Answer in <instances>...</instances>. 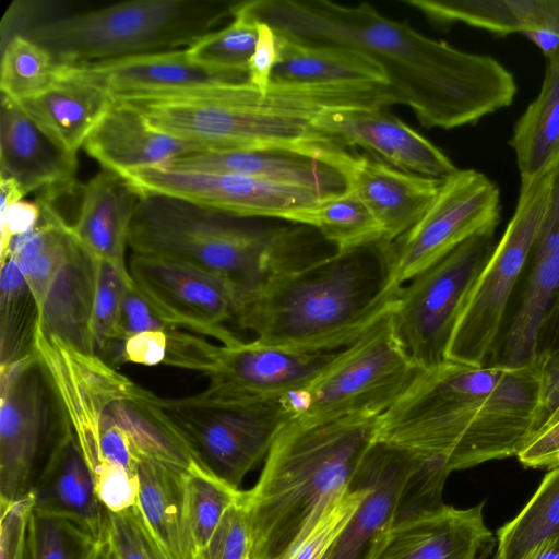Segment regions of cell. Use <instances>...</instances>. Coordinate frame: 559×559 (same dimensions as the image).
Returning <instances> with one entry per match:
<instances>
[{
	"label": "cell",
	"mask_w": 559,
	"mask_h": 559,
	"mask_svg": "<svg viewBox=\"0 0 559 559\" xmlns=\"http://www.w3.org/2000/svg\"><path fill=\"white\" fill-rule=\"evenodd\" d=\"M239 8L297 41L365 55L425 128L475 124L510 106L516 95L513 74L495 58L429 38L366 2L252 0L240 1Z\"/></svg>",
	"instance_id": "obj_1"
},
{
	"label": "cell",
	"mask_w": 559,
	"mask_h": 559,
	"mask_svg": "<svg viewBox=\"0 0 559 559\" xmlns=\"http://www.w3.org/2000/svg\"><path fill=\"white\" fill-rule=\"evenodd\" d=\"M543 361L508 369L449 360L423 370L379 418L377 440L451 473L516 456L537 432Z\"/></svg>",
	"instance_id": "obj_2"
},
{
	"label": "cell",
	"mask_w": 559,
	"mask_h": 559,
	"mask_svg": "<svg viewBox=\"0 0 559 559\" xmlns=\"http://www.w3.org/2000/svg\"><path fill=\"white\" fill-rule=\"evenodd\" d=\"M402 285L391 242L336 251L301 270L241 288L231 322L254 340L300 353L354 343L394 307Z\"/></svg>",
	"instance_id": "obj_3"
},
{
	"label": "cell",
	"mask_w": 559,
	"mask_h": 559,
	"mask_svg": "<svg viewBox=\"0 0 559 559\" xmlns=\"http://www.w3.org/2000/svg\"><path fill=\"white\" fill-rule=\"evenodd\" d=\"M140 112L154 129L210 145L214 151L270 148L319 162L335 142L316 127L324 112L343 108L388 107L380 82L298 84L271 82L262 92L248 81L212 99L116 100Z\"/></svg>",
	"instance_id": "obj_4"
},
{
	"label": "cell",
	"mask_w": 559,
	"mask_h": 559,
	"mask_svg": "<svg viewBox=\"0 0 559 559\" xmlns=\"http://www.w3.org/2000/svg\"><path fill=\"white\" fill-rule=\"evenodd\" d=\"M380 416L293 418L275 438L257 484L246 491L250 559H281L346 490L377 440Z\"/></svg>",
	"instance_id": "obj_5"
},
{
	"label": "cell",
	"mask_w": 559,
	"mask_h": 559,
	"mask_svg": "<svg viewBox=\"0 0 559 559\" xmlns=\"http://www.w3.org/2000/svg\"><path fill=\"white\" fill-rule=\"evenodd\" d=\"M185 199L140 193L128 235L133 253L165 258L257 287L335 252L306 225L263 226Z\"/></svg>",
	"instance_id": "obj_6"
},
{
	"label": "cell",
	"mask_w": 559,
	"mask_h": 559,
	"mask_svg": "<svg viewBox=\"0 0 559 559\" xmlns=\"http://www.w3.org/2000/svg\"><path fill=\"white\" fill-rule=\"evenodd\" d=\"M239 1L132 0L76 13H52L44 2L14 1L1 40L23 35L57 66L186 49L233 19Z\"/></svg>",
	"instance_id": "obj_7"
},
{
	"label": "cell",
	"mask_w": 559,
	"mask_h": 559,
	"mask_svg": "<svg viewBox=\"0 0 559 559\" xmlns=\"http://www.w3.org/2000/svg\"><path fill=\"white\" fill-rule=\"evenodd\" d=\"M421 371L399 341L390 311L341 348L317 380L286 403L293 407L294 417L304 421L381 416Z\"/></svg>",
	"instance_id": "obj_8"
},
{
	"label": "cell",
	"mask_w": 559,
	"mask_h": 559,
	"mask_svg": "<svg viewBox=\"0 0 559 559\" xmlns=\"http://www.w3.org/2000/svg\"><path fill=\"white\" fill-rule=\"evenodd\" d=\"M548 185L549 170L521 181L515 211L463 302L445 360L476 368L486 366L512 290L537 241Z\"/></svg>",
	"instance_id": "obj_9"
},
{
	"label": "cell",
	"mask_w": 559,
	"mask_h": 559,
	"mask_svg": "<svg viewBox=\"0 0 559 559\" xmlns=\"http://www.w3.org/2000/svg\"><path fill=\"white\" fill-rule=\"evenodd\" d=\"M159 401L205 466L235 488L265 460L295 415L286 402L238 401L203 392Z\"/></svg>",
	"instance_id": "obj_10"
},
{
	"label": "cell",
	"mask_w": 559,
	"mask_h": 559,
	"mask_svg": "<svg viewBox=\"0 0 559 559\" xmlns=\"http://www.w3.org/2000/svg\"><path fill=\"white\" fill-rule=\"evenodd\" d=\"M493 248V234L475 236L402 285L391 319L399 341L423 370L445 361L463 302Z\"/></svg>",
	"instance_id": "obj_11"
},
{
	"label": "cell",
	"mask_w": 559,
	"mask_h": 559,
	"mask_svg": "<svg viewBox=\"0 0 559 559\" xmlns=\"http://www.w3.org/2000/svg\"><path fill=\"white\" fill-rule=\"evenodd\" d=\"M500 212L497 185L475 169H457L442 181L420 219L391 241L397 282L404 285L475 236L495 234Z\"/></svg>",
	"instance_id": "obj_12"
},
{
	"label": "cell",
	"mask_w": 559,
	"mask_h": 559,
	"mask_svg": "<svg viewBox=\"0 0 559 559\" xmlns=\"http://www.w3.org/2000/svg\"><path fill=\"white\" fill-rule=\"evenodd\" d=\"M132 286L168 329H188L224 346L242 342L226 328L231 322L240 286L223 275L159 257L132 253Z\"/></svg>",
	"instance_id": "obj_13"
},
{
	"label": "cell",
	"mask_w": 559,
	"mask_h": 559,
	"mask_svg": "<svg viewBox=\"0 0 559 559\" xmlns=\"http://www.w3.org/2000/svg\"><path fill=\"white\" fill-rule=\"evenodd\" d=\"M56 80L96 88L112 102L222 98L247 82L195 62L187 48L61 64Z\"/></svg>",
	"instance_id": "obj_14"
},
{
	"label": "cell",
	"mask_w": 559,
	"mask_h": 559,
	"mask_svg": "<svg viewBox=\"0 0 559 559\" xmlns=\"http://www.w3.org/2000/svg\"><path fill=\"white\" fill-rule=\"evenodd\" d=\"M35 357L94 475L102 465L99 433L104 414L134 382L103 357L83 353L39 326Z\"/></svg>",
	"instance_id": "obj_15"
},
{
	"label": "cell",
	"mask_w": 559,
	"mask_h": 559,
	"mask_svg": "<svg viewBox=\"0 0 559 559\" xmlns=\"http://www.w3.org/2000/svg\"><path fill=\"white\" fill-rule=\"evenodd\" d=\"M122 176L143 194L185 199L239 217H292L323 198L304 188L254 177L175 169L163 166L128 170Z\"/></svg>",
	"instance_id": "obj_16"
},
{
	"label": "cell",
	"mask_w": 559,
	"mask_h": 559,
	"mask_svg": "<svg viewBox=\"0 0 559 559\" xmlns=\"http://www.w3.org/2000/svg\"><path fill=\"white\" fill-rule=\"evenodd\" d=\"M338 353H300L255 340L221 345L202 392L238 401L287 402L311 385Z\"/></svg>",
	"instance_id": "obj_17"
},
{
	"label": "cell",
	"mask_w": 559,
	"mask_h": 559,
	"mask_svg": "<svg viewBox=\"0 0 559 559\" xmlns=\"http://www.w3.org/2000/svg\"><path fill=\"white\" fill-rule=\"evenodd\" d=\"M0 504L31 491L48 424L49 383L32 357L0 367Z\"/></svg>",
	"instance_id": "obj_18"
},
{
	"label": "cell",
	"mask_w": 559,
	"mask_h": 559,
	"mask_svg": "<svg viewBox=\"0 0 559 559\" xmlns=\"http://www.w3.org/2000/svg\"><path fill=\"white\" fill-rule=\"evenodd\" d=\"M426 461L376 440L358 468L367 492L324 559H370L382 536L400 518L406 487Z\"/></svg>",
	"instance_id": "obj_19"
},
{
	"label": "cell",
	"mask_w": 559,
	"mask_h": 559,
	"mask_svg": "<svg viewBox=\"0 0 559 559\" xmlns=\"http://www.w3.org/2000/svg\"><path fill=\"white\" fill-rule=\"evenodd\" d=\"M495 547L484 501L469 508L442 503L399 518L370 559H488Z\"/></svg>",
	"instance_id": "obj_20"
},
{
	"label": "cell",
	"mask_w": 559,
	"mask_h": 559,
	"mask_svg": "<svg viewBox=\"0 0 559 559\" xmlns=\"http://www.w3.org/2000/svg\"><path fill=\"white\" fill-rule=\"evenodd\" d=\"M316 127L344 147L359 146L406 173L444 180L457 171L428 139L386 108H343L322 114Z\"/></svg>",
	"instance_id": "obj_21"
},
{
	"label": "cell",
	"mask_w": 559,
	"mask_h": 559,
	"mask_svg": "<svg viewBox=\"0 0 559 559\" xmlns=\"http://www.w3.org/2000/svg\"><path fill=\"white\" fill-rule=\"evenodd\" d=\"M325 164L336 169L381 225L383 239L394 241L411 229L437 197L443 180L397 169L381 159L340 146Z\"/></svg>",
	"instance_id": "obj_22"
},
{
	"label": "cell",
	"mask_w": 559,
	"mask_h": 559,
	"mask_svg": "<svg viewBox=\"0 0 559 559\" xmlns=\"http://www.w3.org/2000/svg\"><path fill=\"white\" fill-rule=\"evenodd\" d=\"M78 157L57 145L13 99L1 95L0 177L53 202L75 186Z\"/></svg>",
	"instance_id": "obj_23"
},
{
	"label": "cell",
	"mask_w": 559,
	"mask_h": 559,
	"mask_svg": "<svg viewBox=\"0 0 559 559\" xmlns=\"http://www.w3.org/2000/svg\"><path fill=\"white\" fill-rule=\"evenodd\" d=\"M31 492L34 512L68 519L98 542L107 538L109 511L97 497L92 472L66 418Z\"/></svg>",
	"instance_id": "obj_24"
},
{
	"label": "cell",
	"mask_w": 559,
	"mask_h": 559,
	"mask_svg": "<svg viewBox=\"0 0 559 559\" xmlns=\"http://www.w3.org/2000/svg\"><path fill=\"white\" fill-rule=\"evenodd\" d=\"M84 151L102 169L121 175L128 170L162 166L210 145L180 139L152 128L135 109L114 102L87 136Z\"/></svg>",
	"instance_id": "obj_25"
},
{
	"label": "cell",
	"mask_w": 559,
	"mask_h": 559,
	"mask_svg": "<svg viewBox=\"0 0 559 559\" xmlns=\"http://www.w3.org/2000/svg\"><path fill=\"white\" fill-rule=\"evenodd\" d=\"M139 199L122 176L102 169L83 186L80 212L71 224L74 238L93 260L110 264L129 281L126 248Z\"/></svg>",
	"instance_id": "obj_26"
},
{
	"label": "cell",
	"mask_w": 559,
	"mask_h": 559,
	"mask_svg": "<svg viewBox=\"0 0 559 559\" xmlns=\"http://www.w3.org/2000/svg\"><path fill=\"white\" fill-rule=\"evenodd\" d=\"M162 166L254 177L311 190L323 198L342 193L347 188L344 177L333 167L282 150L205 151L176 158Z\"/></svg>",
	"instance_id": "obj_27"
},
{
	"label": "cell",
	"mask_w": 559,
	"mask_h": 559,
	"mask_svg": "<svg viewBox=\"0 0 559 559\" xmlns=\"http://www.w3.org/2000/svg\"><path fill=\"white\" fill-rule=\"evenodd\" d=\"M106 412L128 435L138 461L146 459L186 473L206 467L162 406L159 396L135 382Z\"/></svg>",
	"instance_id": "obj_28"
},
{
	"label": "cell",
	"mask_w": 559,
	"mask_h": 559,
	"mask_svg": "<svg viewBox=\"0 0 559 559\" xmlns=\"http://www.w3.org/2000/svg\"><path fill=\"white\" fill-rule=\"evenodd\" d=\"M95 286L96 263L75 239L39 310L41 331L96 355L92 336Z\"/></svg>",
	"instance_id": "obj_29"
},
{
	"label": "cell",
	"mask_w": 559,
	"mask_h": 559,
	"mask_svg": "<svg viewBox=\"0 0 559 559\" xmlns=\"http://www.w3.org/2000/svg\"><path fill=\"white\" fill-rule=\"evenodd\" d=\"M14 102L57 145L72 155L83 147L114 103L96 88L58 80L47 88Z\"/></svg>",
	"instance_id": "obj_30"
},
{
	"label": "cell",
	"mask_w": 559,
	"mask_h": 559,
	"mask_svg": "<svg viewBox=\"0 0 559 559\" xmlns=\"http://www.w3.org/2000/svg\"><path fill=\"white\" fill-rule=\"evenodd\" d=\"M136 472V507L154 537L171 559H197L186 512L187 473L146 459H139Z\"/></svg>",
	"instance_id": "obj_31"
},
{
	"label": "cell",
	"mask_w": 559,
	"mask_h": 559,
	"mask_svg": "<svg viewBox=\"0 0 559 559\" xmlns=\"http://www.w3.org/2000/svg\"><path fill=\"white\" fill-rule=\"evenodd\" d=\"M277 34L278 58L271 82L331 84L344 82L388 83L382 69L357 51L314 46Z\"/></svg>",
	"instance_id": "obj_32"
},
{
	"label": "cell",
	"mask_w": 559,
	"mask_h": 559,
	"mask_svg": "<svg viewBox=\"0 0 559 559\" xmlns=\"http://www.w3.org/2000/svg\"><path fill=\"white\" fill-rule=\"evenodd\" d=\"M521 181L548 171L559 155V56L547 59L540 91L515 122L509 142Z\"/></svg>",
	"instance_id": "obj_33"
},
{
	"label": "cell",
	"mask_w": 559,
	"mask_h": 559,
	"mask_svg": "<svg viewBox=\"0 0 559 559\" xmlns=\"http://www.w3.org/2000/svg\"><path fill=\"white\" fill-rule=\"evenodd\" d=\"M41 209L38 225L29 233L15 237L4 257L17 264L40 310L56 276L75 242L71 225L56 210L53 202L37 198Z\"/></svg>",
	"instance_id": "obj_34"
},
{
	"label": "cell",
	"mask_w": 559,
	"mask_h": 559,
	"mask_svg": "<svg viewBox=\"0 0 559 559\" xmlns=\"http://www.w3.org/2000/svg\"><path fill=\"white\" fill-rule=\"evenodd\" d=\"M519 310L506 334L499 364L508 369L537 359L538 344L559 292V257L534 258Z\"/></svg>",
	"instance_id": "obj_35"
},
{
	"label": "cell",
	"mask_w": 559,
	"mask_h": 559,
	"mask_svg": "<svg viewBox=\"0 0 559 559\" xmlns=\"http://www.w3.org/2000/svg\"><path fill=\"white\" fill-rule=\"evenodd\" d=\"M559 536V466L544 476L530 501L497 532L490 559H523L540 544Z\"/></svg>",
	"instance_id": "obj_36"
},
{
	"label": "cell",
	"mask_w": 559,
	"mask_h": 559,
	"mask_svg": "<svg viewBox=\"0 0 559 559\" xmlns=\"http://www.w3.org/2000/svg\"><path fill=\"white\" fill-rule=\"evenodd\" d=\"M0 287V367H7L35 356L39 310L17 264L9 255L1 259Z\"/></svg>",
	"instance_id": "obj_37"
},
{
	"label": "cell",
	"mask_w": 559,
	"mask_h": 559,
	"mask_svg": "<svg viewBox=\"0 0 559 559\" xmlns=\"http://www.w3.org/2000/svg\"><path fill=\"white\" fill-rule=\"evenodd\" d=\"M290 222L314 228L336 251L383 239L381 225L349 188L295 214Z\"/></svg>",
	"instance_id": "obj_38"
},
{
	"label": "cell",
	"mask_w": 559,
	"mask_h": 559,
	"mask_svg": "<svg viewBox=\"0 0 559 559\" xmlns=\"http://www.w3.org/2000/svg\"><path fill=\"white\" fill-rule=\"evenodd\" d=\"M239 2L226 26L202 37L188 47L187 52L204 67L248 81L249 60L258 38V22L239 8Z\"/></svg>",
	"instance_id": "obj_39"
},
{
	"label": "cell",
	"mask_w": 559,
	"mask_h": 559,
	"mask_svg": "<svg viewBox=\"0 0 559 559\" xmlns=\"http://www.w3.org/2000/svg\"><path fill=\"white\" fill-rule=\"evenodd\" d=\"M51 55L23 35L1 40L0 90L13 100L34 95L56 81Z\"/></svg>",
	"instance_id": "obj_40"
},
{
	"label": "cell",
	"mask_w": 559,
	"mask_h": 559,
	"mask_svg": "<svg viewBox=\"0 0 559 559\" xmlns=\"http://www.w3.org/2000/svg\"><path fill=\"white\" fill-rule=\"evenodd\" d=\"M241 493L242 490L230 486L207 467L187 473L186 512L197 552L207 544L226 510Z\"/></svg>",
	"instance_id": "obj_41"
},
{
	"label": "cell",
	"mask_w": 559,
	"mask_h": 559,
	"mask_svg": "<svg viewBox=\"0 0 559 559\" xmlns=\"http://www.w3.org/2000/svg\"><path fill=\"white\" fill-rule=\"evenodd\" d=\"M367 487L358 471L350 486L335 497L319 519L281 559H324L337 536L361 503Z\"/></svg>",
	"instance_id": "obj_42"
},
{
	"label": "cell",
	"mask_w": 559,
	"mask_h": 559,
	"mask_svg": "<svg viewBox=\"0 0 559 559\" xmlns=\"http://www.w3.org/2000/svg\"><path fill=\"white\" fill-rule=\"evenodd\" d=\"M29 528L33 559H91L100 543L68 519L34 510Z\"/></svg>",
	"instance_id": "obj_43"
},
{
	"label": "cell",
	"mask_w": 559,
	"mask_h": 559,
	"mask_svg": "<svg viewBox=\"0 0 559 559\" xmlns=\"http://www.w3.org/2000/svg\"><path fill=\"white\" fill-rule=\"evenodd\" d=\"M95 263L96 286L92 313V336L95 353L102 357L115 342L122 341V297L126 286L132 285V281L124 278L106 262L95 261Z\"/></svg>",
	"instance_id": "obj_44"
},
{
	"label": "cell",
	"mask_w": 559,
	"mask_h": 559,
	"mask_svg": "<svg viewBox=\"0 0 559 559\" xmlns=\"http://www.w3.org/2000/svg\"><path fill=\"white\" fill-rule=\"evenodd\" d=\"M107 537L118 559H171L145 524L136 506L109 512Z\"/></svg>",
	"instance_id": "obj_45"
},
{
	"label": "cell",
	"mask_w": 559,
	"mask_h": 559,
	"mask_svg": "<svg viewBox=\"0 0 559 559\" xmlns=\"http://www.w3.org/2000/svg\"><path fill=\"white\" fill-rule=\"evenodd\" d=\"M251 537L246 491L224 513L197 559H250Z\"/></svg>",
	"instance_id": "obj_46"
},
{
	"label": "cell",
	"mask_w": 559,
	"mask_h": 559,
	"mask_svg": "<svg viewBox=\"0 0 559 559\" xmlns=\"http://www.w3.org/2000/svg\"><path fill=\"white\" fill-rule=\"evenodd\" d=\"M93 479L97 497L109 512H122L136 506L138 474L120 465L104 462Z\"/></svg>",
	"instance_id": "obj_47"
},
{
	"label": "cell",
	"mask_w": 559,
	"mask_h": 559,
	"mask_svg": "<svg viewBox=\"0 0 559 559\" xmlns=\"http://www.w3.org/2000/svg\"><path fill=\"white\" fill-rule=\"evenodd\" d=\"M217 345L203 336L167 329V350L163 365L193 370L206 376L213 365Z\"/></svg>",
	"instance_id": "obj_48"
},
{
	"label": "cell",
	"mask_w": 559,
	"mask_h": 559,
	"mask_svg": "<svg viewBox=\"0 0 559 559\" xmlns=\"http://www.w3.org/2000/svg\"><path fill=\"white\" fill-rule=\"evenodd\" d=\"M33 510L31 491L13 502L0 504V559L20 558Z\"/></svg>",
	"instance_id": "obj_49"
},
{
	"label": "cell",
	"mask_w": 559,
	"mask_h": 559,
	"mask_svg": "<svg viewBox=\"0 0 559 559\" xmlns=\"http://www.w3.org/2000/svg\"><path fill=\"white\" fill-rule=\"evenodd\" d=\"M533 258L559 257V155L549 169L547 205Z\"/></svg>",
	"instance_id": "obj_50"
},
{
	"label": "cell",
	"mask_w": 559,
	"mask_h": 559,
	"mask_svg": "<svg viewBox=\"0 0 559 559\" xmlns=\"http://www.w3.org/2000/svg\"><path fill=\"white\" fill-rule=\"evenodd\" d=\"M278 58L277 34L267 24L258 22V38L248 66V82L266 92Z\"/></svg>",
	"instance_id": "obj_51"
},
{
	"label": "cell",
	"mask_w": 559,
	"mask_h": 559,
	"mask_svg": "<svg viewBox=\"0 0 559 559\" xmlns=\"http://www.w3.org/2000/svg\"><path fill=\"white\" fill-rule=\"evenodd\" d=\"M519 462L531 468L552 469L559 466V420L535 433L516 454Z\"/></svg>",
	"instance_id": "obj_52"
},
{
	"label": "cell",
	"mask_w": 559,
	"mask_h": 559,
	"mask_svg": "<svg viewBox=\"0 0 559 559\" xmlns=\"http://www.w3.org/2000/svg\"><path fill=\"white\" fill-rule=\"evenodd\" d=\"M167 350V330L146 331L123 341L122 360L136 365H163Z\"/></svg>",
	"instance_id": "obj_53"
},
{
	"label": "cell",
	"mask_w": 559,
	"mask_h": 559,
	"mask_svg": "<svg viewBox=\"0 0 559 559\" xmlns=\"http://www.w3.org/2000/svg\"><path fill=\"white\" fill-rule=\"evenodd\" d=\"M132 285L126 286L122 297L121 335L128 337L146 331L167 330Z\"/></svg>",
	"instance_id": "obj_54"
},
{
	"label": "cell",
	"mask_w": 559,
	"mask_h": 559,
	"mask_svg": "<svg viewBox=\"0 0 559 559\" xmlns=\"http://www.w3.org/2000/svg\"><path fill=\"white\" fill-rule=\"evenodd\" d=\"M540 359L543 360V377L537 432L545 427L559 409V354L549 359Z\"/></svg>",
	"instance_id": "obj_55"
},
{
	"label": "cell",
	"mask_w": 559,
	"mask_h": 559,
	"mask_svg": "<svg viewBox=\"0 0 559 559\" xmlns=\"http://www.w3.org/2000/svg\"><path fill=\"white\" fill-rule=\"evenodd\" d=\"M559 354V292L540 335L537 357L549 359Z\"/></svg>",
	"instance_id": "obj_56"
},
{
	"label": "cell",
	"mask_w": 559,
	"mask_h": 559,
	"mask_svg": "<svg viewBox=\"0 0 559 559\" xmlns=\"http://www.w3.org/2000/svg\"><path fill=\"white\" fill-rule=\"evenodd\" d=\"M523 559H559V536L540 544Z\"/></svg>",
	"instance_id": "obj_57"
},
{
	"label": "cell",
	"mask_w": 559,
	"mask_h": 559,
	"mask_svg": "<svg viewBox=\"0 0 559 559\" xmlns=\"http://www.w3.org/2000/svg\"><path fill=\"white\" fill-rule=\"evenodd\" d=\"M91 559H118L108 537L99 543Z\"/></svg>",
	"instance_id": "obj_58"
},
{
	"label": "cell",
	"mask_w": 559,
	"mask_h": 559,
	"mask_svg": "<svg viewBox=\"0 0 559 559\" xmlns=\"http://www.w3.org/2000/svg\"><path fill=\"white\" fill-rule=\"evenodd\" d=\"M557 420H559V409H558V411L556 412V414L550 418V420L545 425V427H544V428H546V427L550 426L551 424L556 423ZM544 428H542V429H544ZM542 429H540V430H542ZM540 430H539V431H540Z\"/></svg>",
	"instance_id": "obj_59"
}]
</instances>
